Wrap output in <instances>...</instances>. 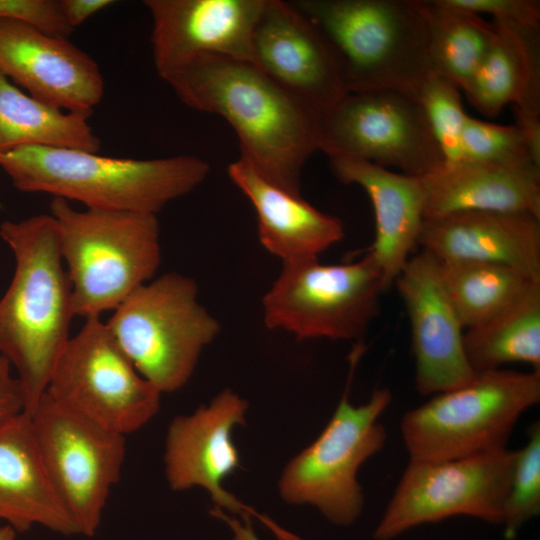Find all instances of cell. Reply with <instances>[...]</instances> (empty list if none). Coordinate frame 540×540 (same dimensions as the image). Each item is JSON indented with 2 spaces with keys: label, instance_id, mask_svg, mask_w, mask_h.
Listing matches in <instances>:
<instances>
[{
  "label": "cell",
  "instance_id": "cell-1",
  "mask_svg": "<svg viewBox=\"0 0 540 540\" xmlns=\"http://www.w3.org/2000/svg\"><path fill=\"white\" fill-rule=\"evenodd\" d=\"M164 80L188 107L224 118L241 159L275 186L301 195V174L319 151L321 113L277 84L254 63L200 55Z\"/></svg>",
  "mask_w": 540,
  "mask_h": 540
},
{
  "label": "cell",
  "instance_id": "cell-2",
  "mask_svg": "<svg viewBox=\"0 0 540 540\" xmlns=\"http://www.w3.org/2000/svg\"><path fill=\"white\" fill-rule=\"evenodd\" d=\"M0 236L15 257L13 278L0 299V353L16 371L29 415L70 338L72 286L50 214L4 221Z\"/></svg>",
  "mask_w": 540,
  "mask_h": 540
},
{
  "label": "cell",
  "instance_id": "cell-3",
  "mask_svg": "<svg viewBox=\"0 0 540 540\" xmlns=\"http://www.w3.org/2000/svg\"><path fill=\"white\" fill-rule=\"evenodd\" d=\"M0 168L22 192L78 201L88 209L153 215L196 189L210 170L193 155L140 160L43 146L1 151Z\"/></svg>",
  "mask_w": 540,
  "mask_h": 540
},
{
  "label": "cell",
  "instance_id": "cell-4",
  "mask_svg": "<svg viewBox=\"0 0 540 540\" xmlns=\"http://www.w3.org/2000/svg\"><path fill=\"white\" fill-rule=\"evenodd\" d=\"M323 34L346 92L391 90L414 98L432 73L414 0H293Z\"/></svg>",
  "mask_w": 540,
  "mask_h": 540
},
{
  "label": "cell",
  "instance_id": "cell-5",
  "mask_svg": "<svg viewBox=\"0 0 540 540\" xmlns=\"http://www.w3.org/2000/svg\"><path fill=\"white\" fill-rule=\"evenodd\" d=\"M50 215L71 282L75 315L100 317L115 310L156 274L161 263L157 215L77 210L61 198L52 199Z\"/></svg>",
  "mask_w": 540,
  "mask_h": 540
},
{
  "label": "cell",
  "instance_id": "cell-6",
  "mask_svg": "<svg viewBox=\"0 0 540 540\" xmlns=\"http://www.w3.org/2000/svg\"><path fill=\"white\" fill-rule=\"evenodd\" d=\"M540 401V370L496 369L406 412L409 459L443 461L507 448L521 415Z\"/></svg>",
  "mask_w": 540,
  "mask_h": 540
},
{
  "label": "cell",
  "instance_id": "cell-7",
  "mask_svg": "<svg viewBox=\"0 0 540 540\" xmlns=\"http://www.w3.org/2000/svg\"><path fill=\"white\" fill-rule=\"evenodd\" d=\"M106 324L137 371L161 393L188 382L203 349L220 332L219 321L198 300L196 281L178 272L140 286Z\"/></svg>",
  "mask_w": 540,
  "mask_h": 540
},
{
  "label": "cell",
  "instance_id": "cell-8",
  "mask_svg": "<svg viewBox=\"0 0 540 540\" xmlns=\"http://www.w3.org/2000/svg\"><path fill=\"white\" fill-rule=\"evenodd\" d=\"M386 289L370 252L345 264L325 265L318 258L285 262L262 298L263 320L297 340L361 341Z\"/></svg>",
  "mask_w": 540,
  "mask_h": 540
},
{
  "label": "cell",
  "instance_id": "cell-9",
  "mask_svg": "<svg viewBox=\"0 0 540 540\" xmlns=\"http://www.w3.org/2000/svg\"><path fill=\"white\" fill-rule=\"evenodd\" d=\"M391 401L390 390L378 388L366 403L355 406L348 400L347 387L320 435L284 468L281 497L316 507L334 524L353 523L364 505L357 473L384 447L387 434L378 419Z\"/></svg>",
  "mask_w": 540,
  "mask_h": 540
},
{
  "label": "cell",
  "instance_id": "cell-10",
  "mask_svg": "<svg viewBox=\"0 0 540 540\" xmlns=\"http://www.w3.org/2000/svg\"><path fill=\"white\" fill-rule=\"evenodd\" d=\"M516 454L504 448L443 461L409 459L374 538L392 540L422 524L459 515L501 525Z\"/></svg>",
  "mask_w": 540,
  "mask_h": 540
},
{
  "label": "cell",
  "instance_id": "cell-11",
  "mask_svg": "<svg viewBox=\"0 0 540 540\" xmlns=\"http://www.w3.org/2000/svg\"><path fill=\"white\" fill-rule=\"evenodd\" d=\"M45 393L122 435L147 424L162 395L137 371L99 316L85 318L69 338Z\"/></svg>",
  "mask_w": 540,
  "mask_h": 540
},
{
  "label": "cell",
  "instance_id": "cell-12",
  "mask_svg": "<svg viewBox=\"0 0 540 540\" xmlns=\"http://www.w3.org/2000/svg\"><path fill=\"white\" fill-rule=\"evenodd\" d=\"M27 416L50 479L79 535L94 536L111 489L121 475L125 435L46 393Z\"/></svg>",
  "mask_w": 540,
  "mask_h": 540
},
{
  "label": "cell",
  "instance_id": "cell-13",
  "mask_svg": "<svg viewBox=\"0 0 540 540\" xmlns=\"http://www.w3.org/2000/svg\"><path fill=\"white\" fill-rule=\"evenodd\" d=\"M319 151L422 177L444 163L419 101L391 90L347 92L320 116Z\"/></svg>",
  "mask_w": 540,
  "mask_h": 540
},
{
  "label": "cell",
  "instance_id": "cell-14",
  "mask_svg": "<svg viewBox=\"0 0 540 540\" xmlns=\"http://www.w3.org/2000/svg\"><path fill=\"white\" fill-rule=\"evenodd\" d=\"M247 409V401L227 389L194 413L177 416L169 425L165 441L167 481L176 491L202 487L218 506L240 513L246 521L255 515L280 540H297L223 488L222 482L240 464L232 432L237 425L245 423Z\"/></svg>",
  "mask_w": 540,
  "mask_h": 540
},
{
  "label": "cell",
  "instance_id": "cell-15",
  "mask_svg": "<svg viewBox=\"0 0 540 540\" xmlns=\"http://www.w3.org/2000/svg\"><path fill=\"white\" fill-rule=\"evenodd\" d=\"M394 283L410 322L417 392L438 394L472 381L476 373L465 353V329L444 289L437 259L421 250Z\"/></svg>",
  "mask_w": 540,
  "mask_h": 540
},
{
  "label": "cell",
  "instance_id": "cell-16",
  "mask_svg": "<svg viewBox=\"0 0 540 540\" xmlns=\"http://www.w3.org/2000/svg\"><path fill=\"white\" fill-rule=\"evenodd\" d=\"M252 54L267 76L320 113L347 93L326 38L291 1L265 0Z\"/></svg>",
  "mask_w": 540,
  "mask_h": 540
},
{
  "label": "cell",
  "instance_id": "cell-17",
  "mask_svg": "<svg viewBox=\"0 0 540 540\" xmlns=\"http://www.w3.org/2000/svg\"><path fill=\"white\" fill-rule=\"evenodd\" d=\"M265 0H145L159 76L200 55L253 62L252 36Z\"/></svg>",
  "mask_w": 540,
  "mask_h": 540
},
{
  "label": "cell",
  "instance_id": "cell-18",
  "mask_svg": "<svg viewBox=\"0 0 540 540\" xmlns=\"http://www.w3.org/2000/svg\"><path fill=\"white\" fill-rule=\"evenodd\" d=\"M0 72L44 103L90 114L104 93L97 63L68 39L0 18Z\"/></svg>",
  "mask_w": 540,
  "mask_h": 540
},
{
  "label": "cell",
  "instance_id": "cell-19",
  "mask_svg": "<svg viewBox=\"0 0 540 540\" xmlns=\"http://www.w3.org/2000/svg\"><path fill=\"white\" fill-rule=\"evenodd\" d=\"M417 245L438 261L498 264L540 280V218L532 214L463 211L423 218Z\"/></svg>",
  "mask_w": 540,
  "mask_h": 540
},
{
  "label": "cell",
  "instance_id": "cell-20",
  "mask_svg": "<svg viewBox=\"0 0 540 540\" xmlns=\"http://www.w3.org/2000/svg\"><path fill=\"white\" fill-rule=\"evenodd\" d=\"M419 178L424 218L463 211L528 213L540 218V165L532 161L461 160Z\"/></svg>",
  "mask_w": 540,
  "mask_h": 540
},
{
  "label": "cell",
  "instance_id": "cell-21",
  "mask_svg": "<svg viewBox=\"0 0 540 540\" xmlns=\"http://www.w3.org/2000/svg\"><path fill=\"white\" fill-rule=\"evenodd\" d=\"M329 160L342 183L360 186L370 198L375 239L368 252L380 267L388 288L417 246L424 218L420 178L352 157Z\"/></svg>",
  "mask_w": 540,
  "mask_h": 540
},
{
  "label": "cell",
  "instance_id": "cell-22",
  "mask_svg": "<svg viewBox=\"0 0 540 540\" xmlns=\"http://www.w3.org/2000/svg\"><path fill=\"white\" fill-rule=\"evenodd\" d=\"M0 521L16 532L40 526L65 536L79 535L24 412L0 423Z\"/></svg>",
  "mask_w": 540,
  "mask_h": 540
},
{
  "label": "cell",
  "instance_id": "cell-23",
  "mask_svg": "<svg viewBox=\"0 0 540 540\" xmlns=\"http://www.w3.org/2000/svg\"><path fill=\"white\" fill-rule=\"evenodd\" d=\"M228 175L256 212L260 243L282 263L318 258L344 238L341 219L270 183L245 160L230 163Z\"/></svg>",
  "mask_w": 540,
  "mask_h": 540
},
{
  "label": "cell",
  "instance_id": "cell-24",
  "mask_svg": "<svg viewBox=\"0 0 540 540\" xmlns=\"http://www.w3.org/2000/svg\"><path fill=\"white\" fill-rule=\"evenodd\" d=\"M493 23L492 45L464 89L469 103L488 117L509 104L540 114V26Z\"/></svg>",
  "mask_w": 540,
  "mask_h": 540
},
{
  "label": "cell",
  "instance_id": "cell-25",
  "mask_svg": "<svg viewBox=\"0 0 540 540\" xmlns=\"http://www.w3.org/2000/svg\"><path fill=\"white\" fill-rule=\"evenodd\" d=\"M89 116L64 113L26 95L0 72V152L43 146L97 153L101 141L88 124Z\"/></svg>",
  "mask_w": 540,
  "mask_h": 540
},
{
  "label": "cell",
  "instance_id": "cell-26",
  "mask_svg": "<svg viewBox=\"0 0 540 540\" xmlns=\"http://www.w3.org/2000/svg\"><path fill=\"white\" fill-rule=\"evenodd\" d=\"M414 2L425 22L432 72L464 91L492 45L493 21L448 5L444 0Z\"/></svg>",
  "mask_w": 540,
  "mask_h": 540
},
{
  "label": "cell",
  "instance_id": "cell-27",
  "mask_svg": "<svg viewBox=\"0 0 540 540\" xmlns=\"http://www.w3.org/2000/svg\"><path fill=\"white\" fill-rule=\"evenodd\" d=\"M464 348L475 373L508 363L540 370V282L488 322L466 329Z\"/></svg>",
  "mask_w": 540,
  "mask_h": 540
},
{
  "label": "cell",
  "instance_id": "cell-28",
  "mask_svg": "<svg viewBox=\"0 0 540 540\" xmlns=\"http://www.w3.org/2000/svg\"><path fill=\"white\" fill-rule=\"evenodd\" d=\"M438 266L444 289L465 330L488 322L540 282L492 263L438 261Z\"/></svg>",
  "mask_w": 540,
  "mask_h": 540
},
{
  "label": "cell",
  "instance_id": "cell-29",
  "mask_svg": "<svg viewBox=\"0 0 540 540\" xmlns=\"http://www.w3.org/2000/svg\"><path fill=\"white\" fill-rule=\"evenodd\" d=\"M528 441L516 450L509 493L503 520L504 537L513 540L520 529L540 513V424L533 422L527 430Z\"/></svg>",
  "mask_w": 540,
  "mask_h": 540
},
{
  "label": "cell",
  "instance_id": "cell-30",
  "mask_svg": "<svg viewBox=\"0 0 540 540\" xmlns=\"http://www.w3.org/2000/svg\"><path fill=\"white\" fill-rule=\"evenodd\" d=\"M416 99L422 105L443 154L444 163L461 160V135L466 114L460 89L445 77L431 73Z\"/></svg>",
  "mask_w": 540,
  "mask_h": 540
},
{
  "label": "cell",
  "instance_id": "cell-31",
  "mask_svg": "<svg viewBox=\"0 0 540 540\" xmlns=\"http://www.w3.org/2000/svg\"><path fill=\"white\" fill-rule=\"evenodd\" d=\"M461 157L480 162H534L517 124L500 125L469 115L461 135Z\"/></svg>",
  "mask_w": 540,
  "mask_h": 540
},
{
  "label": "cell",
  "instance_id": "cell-32",
  "mask_svg": "<svg viewBox=\"0 0 540 540\" xmlns=\"http://www.w3.org/2000/svg\"><path fill=\"white\" fill-rule=\"evenodd\" d=\"M0 18L29 25L47 35L68 39L74 30L60 0H0Z\"/></svg>",
  "mask_w": 540,
  "mask_h": 540
},
{
  "label": "cell",
  "instance_id": "cell-33",
  "mask_svg": "<svg viewBox=\"0 0 540 540\" xmlns=\"http://www.w3.org/2000/svg\"><path fill=\"white\" fill-rule=\"evenodd\" d=\"M448 5L475 14H489L492 20L540 26V2L536 0H444Z\"/></svg>",
  "mask_w": 540,
  "mask_h": 540
},
{
  "label": "cell",
  "instance_id": "cell-34",
  "mask_svg": "<svg viewBox=\"0 0 540 540\" xmlns=\"http://www.w3.org/2000/svg\"><path fill=\"white\" fill-rule=\"evenodd\" d=\"M24 412L20 382L12 374L9 361L0 353V423Z\"/></svg>",
  "mask_w": 540,
  "mask_h": 540
},
{
  "label": "cell",
  "instance_id": "cell-35",
  "mask_svg": "<svg viewBox=\"0 0 540 540\" xmlns=\"http://www.w3.org/2000/svg\"><path fill=\"white\" fill-rule=\"evenodd\" d=\"M64 16L74 29L90 16L115 3L112 0H60Z\"/></svg>",
  "mask_w": 540,
  "mask_h": 540
},
{
  "label": "cell",
  "instance_id": "cell-36",
  "mask_svg": "<svg viewBox=\"0 0 540 540\" xmlns=\"http://www.w3.org/2000/svg\"><path fill=\"white\" fill-rule=\"evenodd\" d=\"M515 124L521 129L529 152L535 163L540 165V114L513 108Z\"/></svg>",
  "mask_w": 540,
  "mask_h": 540
},
{
  "label": "cell",
  "instance_id": "cell-37",
  "mask_svg": "<svg viewBox=\"0 0 540 540\" xmlns=\"http://www.w3.org/2000/svg\"><path fill=\"white\" fill-rule=\"evenodd\" d=\"M213 514L218 518L224 519V521L232 528L234 532L233 540H260L254 534L250 521L246 522V525L243 526L237 520L230 519L219 509H216Z\"/></svg>",
  "mask_w": 540,
  "mask_h": 540
},
{
  "label": "cell",
  "instance_id": "cell-38",
  "mask_svg": "<svg viewBox=\"0 0 540 540\" xmlns=\"http://www.w3.org/2000/svg\"><path fill=\"white\" fill-rule=\"evenodd\" d=\"M16 531L9 525L0 526V540H15Z\"/></svg>",
  "mask_w": 540,
  "mask_h": 540
}]
</instances>
